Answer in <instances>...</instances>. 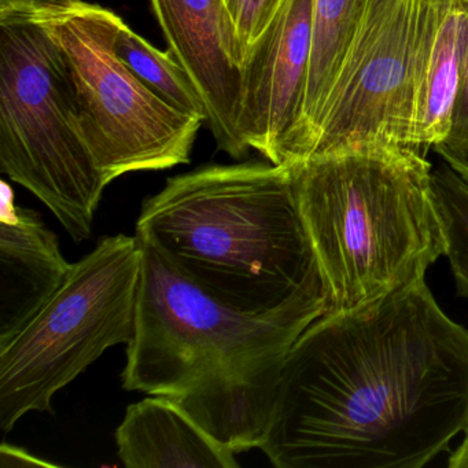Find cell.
Wrapping results in <instances>:
<instances>
[{"mask_svg":"<svg viewBox=\"0 0 468 468\" xmlns=\"http://www.w3.org/2000/svg\"><path fill=\"white\" fill-rule=\"evenodd\" d=\"M467 430L468 330L421 279L308 325L259 449L278 468H421Z\"/></svg>","mask_w":468,"mask_h":468,"instance_id":"6da1fadb","label":"cell"},{"mask_svg":"<svg viewBox=\"0 0 468 468\" xmlns=\"http://www.w3.org/2000/svg\"><path fill=\"white\" fill-rule=\"evenodd\" d=\"M136 238L141 278L122 386L171 399L235 454L260 448L284 358L325 312L254 317L232 311Z\"/></svg>","mask_w":468,"mask_h":468,"instance_id":"7a4b0ae2","label":"cell"},{"mask_svg":"<svg viewBox=\"0 0 468 468\" xmlns=\"http://www.w3.org/2000/svg\"><path fill=\"white\" fill-rule=\"evenodd\" d=\"M221 305L254 317L328 311V292L286 165H207L169 177L136 234Z\"/></svg>","mask_w":468,"mask_h":468,"instance_id":"3957f363","label":"cell"},{"mask_svg":"<svg viewBox=\"0 0 468 468\" xmlns=\"http://www.w3.org/2000/svg\"><path fill=\"white\" fill-rule=\"evenodd\" d=\"M286 166L327 287V312L421 281L445 254L431 165L419 150L357 147Z\"/></svg>","mask_w":468,"mask_h":468,"instance_id":"277c9868","label":"cell"},{"mask_svg":"<svg viewBox=\"0 0 468 468\" xmlns=\"http://www.w3.org/2000/svg\"><path fill=\"white\" fill-rule=\"evenodd\" d=\"M0 169L91 237L106 183L84 139L61 53L32 0H0Z\"/></svg>","mask_w":468,"mask_h":468,"instance_id":"5b68a950","label":"cell"},{"mask_svg":"<svg viewBox=\"0 0 468 468\" xmlns=\"http://www.w3.org/2000/svg\"><path fill=\"white\" fill-rule=\"evenodd\" d=\"M61 53L81 131L106 185L188 164L205 120L149 89L114 48L122 17L87 0H32Z\"/></svg>","mask_w":468,"mask_h":468,"instance_id":"8992f818","label":"cell"},{"mask_svg":"<svg viewBox=\"0 0 468 468\" xmlns=\"http://www.w3.org/2000/svg\"><path fill=\"white\" fill-rule=\"evenodd\" d=\"M141 278L138 238L105 237L35 319L0 347V429L32 410L51 412L53 397L109 347L128 345L136 327Z\"/></svg>","mask_w":468,"mask_h":468,"instance_id":"52a82bcc","label":"cell"},{"mask_svg":"<svg viewBox=\"0 0 468 468\" xmlns=\"http://www.w3.org/2000/svg\"><path fill=\"white\" fill-rule=\"evenodd\" d=\"M445 4L369 0L306 157L357 147L418 150L413 136L419 86Z\"/></svg>","mask_w":468,"mask_h":468,"instance_id":"ba28073f","label":"cell"},{"mask_svg":"<svg viewBox=\"0 0 468 468\" xmlns=\"http://www.w3.org/2000/svg\"><path fill=\"white\" fill-rule=\"evenodd\" d=\"M314 0H284L243 59L239 131L249 149L283 165L308 86Z\"/></svg>","mask_w":468,"mask_h":468,"instance_id":"9c48e42d","label":"cell"},{"mask_svg":"<svg viewBox=\"0 0 468 468\" xmlns=\"http://www.w3.org/2000/svg\"><path fill=\"white\" fill-rule=\"evenodd\" d=\"M158 26L198 90L207 125L220 150L249 153L239 131L243 51L223 0H150Z\"/></svg>","mask_w":468,"mask_h":468,"instance_id":"30bf717a","label":"cell"},{"mask_svg":"<svg viewBox=\"0 0 468 468\" xmlns=\"http://www.w3.org/2000/svg\"><path fill=\"white\" fill-rule=\"evenodd\" d=\"M72 264L58 237L31 209L16 207L2 182L0 212V347L16 338L58 292Z\"/></svg>","mask_w":468,"mask_h":468,"instance_id":"8fae6325","label":"cell"},{"mask_svg":"<svg viewBox=\"0 0 468 468\" xmlns=\"http://www.w3.org/2000/svg\"><path fill=\"white\" fill-rule=\"evenodd\" d=\"M116 443L128 468L239 467L234 452L164 397L149 396L131 404L117 429Z\"/></svg>","mask_w":468,"mask_h":468,"instance_id":"7c38bea8","label":"cell"},{"mask_svg":"<svg viewBox=\"0 0 468 468\" xmlns=\"http://www.w3.org/2000/svg\"><path fill=\"white\" fill-rule=\"evenodd\" d=\"M369 0H314L308 86L300 127L283 165L306 157L331 87L363 23Z\"/></svg>","mask_w":468,"mask_h":468,"instance_id":"4fadbf2b","label":"cell"},{"mask_svg":"<svg viewBox=\"0 0 468 468\" xmlns=\"http://www.w3.org/2000/svg\"><path fill=\"white\" fill-rule=\"evenodd\" d=\"M467 45V0H446L419 86L413 138L420 152L451 133Z\"/></svg>","mask_w":468,"mask_h":468,"instance_id":"5bb4252c","label":"cell"},{"mask_svg":"<svg viewBox=\"0 0 468 468\" xmlns=\"http://www.w3.org/2000/svg\"><path fill=\"white\" fill-rule=\"evenodd\" d=\"M114 48L127 67L158 97L177 111L201 117L207 124L204 101L171 50H158L122 18L114 35Z\"/></svg>","mask_w":468,"mask_h":468,"instance_id":"9a60e30c","label":"cell"},{"mask_svg":"<svg viewBox=\"0 0 468 468\" xmlns=\"http://www.w3.org/2000/svg\"><path fill=\"white\" fill-rule=\"evenodd\" d=\"M431 190L457 292L468 298V183L443 165L431 172Z\"/></svg>","mask_w":468,"mask_h":468,"instance_id":"2e32d148","label":"cell"},{"mask_svg":"<svg viewBox=\"0 0 468 468\" xmlns=\"http://www.w3.org/2000/svg\"><path fill=\"white\" fill-rule=\"evenodd\" d=\"M242 46L243 59L270 27L284 0H223Z\"/></svg>","mask_w":468,"mask_h":468,"instance_id":"e0dca14e","label":"cell"},{"mask_svg":"<svg viewBox=\"0 0 468 468\" xmlns=\"http://www.w3.org/2000/svg\"><path fill=\"white\" fill-rule=\"evenodd\" d=\"M465 138H468V45L467 50H465L464 64H463L459 94H457L456 103H454L451 133L443 141H462Z\"/></svg>","mask_w":468,"mask_h":468,"instance_id":"ac0fdd59","label":"cell"},{"mask_svg":"<svg viewBox=\"0 0 468 468\" xmlns=\"http://www.w3.org/2000/svg\"><path fill=\"white\" fill-rule=\"evenodd\" d=\"M0 465L2 467H54L51 463L37 459L27 453L24 449L7 445L6 442L2 443L0 448Z\"/></svg>","mask_w":468,"mask_h":468,"instance_id":"d6986e66","label":"cell"},{"mask_svg":"<svg viewBox=\"0 0 468 468\" xmlns=\"http://www.w3.org/2000/svg\"><path fill=\"white\" fill-rule=\"evenodd\" d=\"M449 468H468V430L464 432V440L459 448L449 456Z\"/></svg>","mask_w":468,"mask_h":468,"instance_id":"ffe728a7","label":"cell"}]
</instances>
